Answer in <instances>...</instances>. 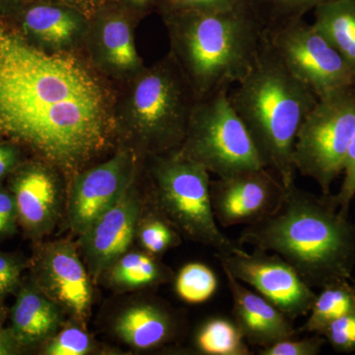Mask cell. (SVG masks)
<instances>
[{
    "mask_svg": "<svg viewBox=\"0 0 355 355\" xmlns=\"http://www.w3.org/2000/svg\"><path fill=\"white\" fill-rule=\"evenodd\" d=\"M137 234L144 251L153 256L164 254L181 243L179 231L160 214L139 221Z\"/></svg>",
    "mask_w": 355,
    "mask_h": 355,
    "instance_id": "cell-26",
    "label": "cell"
},
{
    "mask_svg": "<svg viewBox=\"0 0 355 355\" xmlns=\"http://www.w3.org/2000/svg\"><path fill=\"white\" fill-rule=\"evenodd\" d=\"M218 279L216 272L205 263H187L175 279V291L189 304H202L216 294Z\"/></svg>",
    "mask_w": 355,
    "mask_h": 355,
    "instance_id": "cell-25",
    "label": "cell"
},
{
    "mask_svg": "<svg viewBox=\"0 0 355 355\" xmlns=\"http://www.w3.org/2000/svg\"><path fill=\"white\" fill-rule=\"evenodd\" d=\"M171 55L197 98L230 90L249 73L265 25L252 0L222 12L162 14Z\"/></svg>",
    "mask_w": 355,
    "mask_h": 355,
    "instance_id": "cell-3",
    "label": "cell"
},
{
    "mask_svg": "<svg viewBox=\"0 0 355 355\" xmlns=\"http://www.w3.org/2000/svg\"><path fill=\"white\" fill-rule=\"evenodd\" d=\"M20 350V345L13 338L10 330L0 331V355L16 354Z\"/></svg>",
    "mask_w": 355,
    "mask_h": 355,
    "instance_id": "cell-38",
    "label": "cell"
},
{
    "mask_svg": "<svg viewBox=\"0 0 355 355\" xmlns=\"http://www.w3.org/2000/svg\"><path fill=\"white\" fill-rule=\"evenodd\" d=\"M139 19L133 11L113 2H104L91 16L85 43L96 69L130 81L146 67L135 44Z\"/></svg>",
    "mask_w": 355,
    "mask_h": 355,
    "instance_id": "cell-13",
    "label": "cell"
},
{
    "mask_svg": "<svg viewBox=\"0 0 355 355\" xmlns=\"http://www.w3.org/2000/svg\"><path fill=\"white\" fill-rule=\"evenodd\" d=\"M20 164L21 151L17 144L10 140L0 141V183Z\"/></svg>",
    "mask_w": 355,
    "mask_h": 355,
    "instance_id": "cell-35",
    "label": "cell"
},
{
    "mask_svg": "<svg viewBox=\"0 0 355 355\" xmlns=\"http://www.w3.org/2000/svg\"><path fill=\"white\" fill-rule=\"evenodd\" d=\"M228 97L266 168L284 187L295 183L294 144L318 97L292 76L265 34L253 67Z\"/></svg>",
    "mask_w": 355,
    "mask_h": 355,
    "instance_id": "cell-4",
    "label": "cell"
},
{
    "mask_svg": "<svg viewBox=\"0 0 355 355\" xmlns=\"http://www.w3.org/2000/svg\"><path fill=\"white\" fill-rule=\"evenodd\" d=\"M352 286H354V289H355V280H354V282H352Z\"/></svg>",
    "mask_w": 355,
    "mask_h": 355,
    "instance_id": "cell-41",
    "label": "cell"
},
{
    "mask_svg": "<svg viewBox=\"0 0 355 355\" xmlns=\"http://www.w3.org/2000/svg\"><path fill=\"white\" fill-rule=\"evenodd\" d=\"M137 153L123 148L108 160L76 173L67 202L69 227L83 235L114 207L137 177Z\"/></svg>",
    "mask_w": 355,
    "mask_h": 355,
    "instance_id": "cell-11",
    "label": "cell"
},
{
    "mask_svg": "<svg viewBox=\"0 0 355 355\" xmlns=\"http://www.w3.org/2000/svg\"><path fill=\"white\" fill-rule=\"evenodd\" d=\"M108 270L112 284L121 288L151 286L165 282L170 277L167 268L146 252L123 254Z\"/></svg>",
    "mask_w": 355,
    "mask_h": 355,
    "instance_id": "cell-24",
    "label": "cell"
},
{
    "mask_svg": "<svg viewBox=\"0 0 355 355\" xmlns=\"http://www.w3.org/2000/svg\"><path fill=\"white\" fill-rule=\"evenodd\" d=\"M326 343V338L322 335L313 334L306 338H286L280 340L270 347L259 349L260 355H318L321 354L322 349Z\"/></svg>",
    "mask_w": 355,
    "mask_h": 355,
    "instance_id": "cell-30",
    "label": "cell"
},
{
    "mask_svg": "<svg viewBox=\"0 0 355 355\" xmlns=\"http://www.w3.org/2000/svg\"><path fill=\"white\" fill-rule=\"evenodd\" d=\"M355 132V83L318 97L299 128L293 149L296 171L314 180L324 196L343 172Z\"/></svg>",
    "mask_w": 355,
    "mask_h": 355,
    "instance_id": "cell-8",
    "label": "cell"
},
{
    "mask_svg": "<svg viewBox=\"0 0 355 355\" xmlns=\"http://www.w3.org/2000/svg\"><path fill=\"white\" fill-rule=\"evenodd\" d=\"M26 0H0V19L9 17Z\"/></svg>",
    "mask_w": 355,
    "mask_h": 355,
    "instance_id": "cell-39",
    "label": "cell"
},
{
    "mask_svg": "<svg viewBox=\"0 0 355 355\" xmlns=\"http://www.w3.org/2000/svg\"><path fill=\"white\" fill-rule=\"evenodd\" d=\"M92 349V340L87 333L69 327L53 336L44 347L46 355H84Z\"/></svg>",
    "mask_w": 355,
    "mask_h": 355,
    "instance_id": "cell-28",
    "label": "cell"
},
{
    "mask_svg": "<svg viewBox=\"0 0 355 355\" xmlns=\"http://www.w3.org/2000/svg\"><path fill=\"white\" fill-rule=\"evenodd\" d=\"M114 99L72 51H48L0 19V135L76 174L116 135Z\"/></svg>",
    "mask_w": 355,
    "mask_h": 355,
    "instance_id": "cell-1",
    "label": "cell"
},
{
    "mask_svg": "<svg viewBox=\"0 0 355 355\" xmlns=\"http://www.w3.org/2000/svg\"><path fill=\"white\" fill-rule=\"evenodd\" d=\"M222 270L232 296V319L250 345L263 349L297 336L293 321L286 315L258 292L243 286L228 270Z\"/></svg>",
    "mask_w": 355,
    "mask_h": 355,
    "instance_id": "cell-18",
    "label": "cell"
},
{
    "mask_svg": "<svg viewBox=\"0 0 355 355\" xmlns=\"http://www.w3.org/2000/svg\"><path fill=\"white\" fill-rule=\"evenodd\" d=\"M198 98L170 53L130 79L114 109L116 132L153 156L177 150L186 135Z\"/></svg>",
    "mask_w": 355,
    "mask_h": 355,
    "instance_id": "cell-5",
    "label": "cell"
},
{
    "mask_svg": "<svg viewBox=\"0 0 355 355\" xmlns=\"http://www.w3.org/2000/svg\"><path fill=\"white\" fill-rule=\"evenodd\" d=\"M330 0H252L265 28L302 19L317 6Z\"/></svg>",
    "mask_w": 355,
    "mask_h": 355,
    "instance_id": "cell-27",
    "label": "cell"
},
{
    "mask_svg": "<svg viewBox=\"0 0 355 355\" xmlns=\"http://www.w3.org/2000/svg\"><path fill=\"white\" fill-rule=\"evenodd\" d=\"M36 286L62 309L84 321L90 311L92 287L72 243L44 245L35 261Z\"/></svg>",
    "mask_w": 355,
    "mask_h": 355,
    "instance_id": "cell-14",
    "label": "cell"
},
{
    "mask_svg": "<svg viewBox=\"0 0 355 355\" xmlns=\"http://www.w3.org/2000/svg\"><path fill=\"white\" fill-rule=\"evenodd\" d=\"M322 336L340 354L355 352V310L331 322Z\"/></svg>",
    "mask_w": 355,
    "mask_h": 355,
    "instance_id": "cell-29",
    "label": "cell"
},
{
    "mask_svg": "<svg viewBox=\"0 0 355 355\" xmlns=\"http://www.w3.org/2000/svg\"><path fill=\"white\" fill-rule=\"evenodd\" d=\"M196 349L205 355H251L249 343L234 320L209 318L200 324L193 338Z\"/></svg>",
    "mask_w": 355,
    "mask_h": 355,
    "instance_id": "cell-23",
    "label": "cell"
},
{
    "mask_svg": "<svg viewBox=\"0 0 355 355\" xmlns=\"http://www.w3.org/2000/svg\"><path fill=\"white\" fill-rule=\"evenodd\" d=\"M105 2H113L127 7L141 18L155 9L158 10L161 0H105Z\"/></svg>",
    "mask_w": 355,
    "mask_h": 355,
    "instance_id": "cell-36",
    "label": "cell"
},
{
    "mask_svg": "<svg viewBox=\"0 0 355 355\" xmlns=\"http://www.w3.org/2000/svg\"><path fill=\"white\" fill-rule=\"evenodd\" d=\"M229 90L198 98L177 149L217 177L266 168L228 97Z\"/></svg>",
    "mask_w": 355,
    "mask_h": 355,
    "instance_id": "cell-7",
    "label": "cell"
},
{
    "mask_svg": "<svg viewBox=\"0 0 355 355\" xmlns=\"http://www.w3.org/2000/svg\"><path fill=\"white\" fill-rule=\"evenodd\" d=\"M284 186L268 168L245 170L210 182V198L222 227L251 225L279 207Z\"/></svg>",
    "mask_w": 355,
    "mask_h": 355,
    "instance_id": "cell-12",
    "label": "cell"
},
{
    "mask_svg": "<svg viewBox=\"0 0 355 355\" xmlns=\"http://www.w3.org/2000/svg\"><path fill=\"white\" fill-rule=\"evenodd\" d=\"M238 241L273 252L295 268L312 288L352 279L355 266V224L324 196L284 187L279 207L243 229Z\"/></svg>",
    "mask_w": 355,
    "mask_h": 355,
    "instance_id": "cell-2",
    "label": "cell"
},
{
    "mask_svg": "<svg viewBox=\"0 0 355 355\" xmlns=\"http://www.w3.org/2000/svg\"><path fill=\"white\" fill-rule=\"evenodd\" d=\"M244 0H161L158 11L171 12H222L239 6Z\"/></svg>",
    "mask_w": 355,
    "mask_h": 355,
    "instance_id": "cell-32",
    "label": "cell"
},
{
    "mask_svg": "<svg viewBox=\"0 0 355 355\" xmlns=\"http://www.w3.org/2000/svg\"><path fill=\"white\" fill-rule=\"evenodd\" d=\"M265 35L292 76L317 97L355 83V76L342 55L303 18L265 28Z\"/></svg>",
    "mask_w": 355,
    "mask_h": 355,
    "instance_id": "cell-9",
    "label": "cell"
},
{
    "mask_svg": "<svg viewBox=\"0 0 355 355\" xmlns=\"http://www.w3.org/2000/svg\"><path fill=\"white\" fill-rule=\"evenodd\" d=\"M177 329L175 315L157 302L132 306L123 311L114 324L119 338L139 349H154L170 342Z\"/></svg>",
    "mask_w": 355,
    "mask_h": 355,
    "instance_id": "cell-20",
    "label": "cell"
},
{
    "mask_svg": "<svg viewBox=\"0 0 355 355\" xmlns=\"http://www.w3.org/2000/svg\"><path fill=\"white\" fill-rule=\"evenodd\" d=\"M140 214L141 198L135 181L119 202L81 235V248L92 277H99L127 253L137 235Z\"/></svg>",
    "mask_w": 355,
    "mask_h": 355,
    "instance_id": "cell-16",
    "label": "cell"
},
{
    "mask_svg": "<svg viewBox=\"0 0 355 355\" xmlns=\"http://www.w3.org/2000/svg\"><path fill=\"white\" fill-rule=\"evenodd\" d=\"M18 224L19 219L13 195L0 183V238L15 234Z\"/></svg>",
    "mask_w": 355,
    "mask_h": 355,
    "instance_id": "cell-34",
    "label": "cell"
},
{
    "mask_svg": "<svg viewBox=\"0 0 355 355\" xmlns=\"http://www.w3.org/2000/svg\"><path fill=\"white\" fill-rule=\"evenodd\" d=\"M4 19L28 41L48 51H72L85 42L90 25L86 14L48 0H26Z\"/></svg>",
    "mask_w": 355,
    "mask_h": 355,
    "instance_id": "cell-17",
    "label": "cell"
},
{
    "mask_svg": "<svg viewBox=\"0 0 355 355\" xmlns=\"http://www.w3.org/2000/svg\"><path fill=\"white\" fill-rule=\"evenodd\" d=\"M150 177L159 214L193 242L217 254L246 251L221 232L212 209L210 173L178 150L150 156Z\"/></svg>",
    "mask_w": 355,
    "mask_h": 355,
    "instance_id": "cell-6",
    "label": "cell"
},
{
    "mask_svg": "<svg viewBox=\"0 0 355 355\" xmlns=\"http://www.w3.org/2000/svg\"><path fill=\"white\" fill-rule=\"evenodd\" d=\"M55 168L46 162L21 163L9 176L19 224L37 239L53 230L62 209V183Z\"/></svg>",
    "mask_w": 355,
    "mask_h": 355,
    "instance_id": "cell-15",
    "label": "cell"
},
{
    "mask_svg": "<svg viewBox=\"0 0 355 355\" xmlns=\"http://www.w3.org/2000/svg\"><path fill=\"white\" fill-rule=\"evenodd\" d=\"M343 173L345 178L338 193L336 195L330 193L324 198L343 216H349L350 203L355 197V132L347 150Z\"/></svg>",
    "mask_w": 355,
    "mask_h": 355,
    "instance_id": "cell-31",
    "label": "cell"
},
{
    "mask_svg": "<svg viewBox=\"0 0 355 355\" xmlns=\"http://www.w3.org/2000/svg\"><path fill=\"white\" fill-rule=\"evenodd\" d=\"M2 323H3V312H2L1 308H0V331L2 330Z\"/></svg>",
    "mask_w": 355,
    "mask_h": 355,
    "instance_id": "cell-40",
    "label": "cell"
},
{
    "mask_svg": "<svg viewBox=\"0 0 355 355\" xmlns=\"http://www.w3.org/2000/svg\"><path fill=\"white\" fill-rule=\"evenodd\" d=\"M48 1L58 2V3L73 7L90 18L104 3L105 0H48Z\"/></svg>",
    "mask_w": 355,
    "mask_h": 355,
    "instance_id": "cell-37",
    "label": "cell"
},
{
    "mask_svg": "<svg viewBox=\"0 0 355 355\" xmlns=\"http://www.w3.org/2000/svg\"><path fill=\"white\" fill-rule=\"evenodd\" d=\"M313 25L342 55L355 76V0H330L317 6Z\"/></svg>",
    "mask_w": 355,
    "mask_h": 355,
    "instance_id": "cell-21",
    "label": "cell"
},
{
    "mask_svg": "<svg viewBox=\"0 0 355 355\" xmlns=\"http://www.w3.org/2000/svg\"><path fill=\"white\" fill-rule=\"evenodd\" d=\"M216 257L221 268L253 287L292 321L309 313L317 294L279 254L254 249L253 253H216Z\"/></svg>",
    "mask_w": 355,
    "mask_h": 355,
    "instance_id": "cell-10",
    "label": "cell"
},
{
    "mask_svg": "<svg viewBox=\"0 0 355 355\" xmlns=\"http://www.w3.org/2000/svg\"><path fill=\"white\" fill-rule=\"evenodd\" d=\"M355 310V289L349 280H342L321 288L311 306L307 321L301 327V333L322 335L324 329Z\"/></svg>",
    "mask_w": 355,
    "mask_h": 355,
    "instance_id": "cell-22",
    "label": "cell"
},
{
    "mask_svg": "<svg viewBox=\"0 0 355 355\" xmlns=\"http://www.w3.org/2000/svg\"><path fill=\"white\" fill-rule=\"evenodd\" d=\"M62 308L38 286L23 287L11 310V334L20 347L38 345L55 335L62 323Z\"/></svg>",
    "mask_w": 355,
    "mask_h": 355,
    "instance_id": "cell-19",
    "label": "cell"
},
{
    "mask_svg": "<svg viewBox=\"0 0 355 355\" xmlns=\"http://www.w3.org/2000/svg\"><path fill=\"white\" fill-rule=\"evenodd\" d=\"M24 263L11 254L0 253V299L6 297L19 286Z\"/></svg>",
    "mask_w": 355,
    "mask_h": 355,
    "instance_id": "cell-33",
    "label": "cell"
}]
</instances>
